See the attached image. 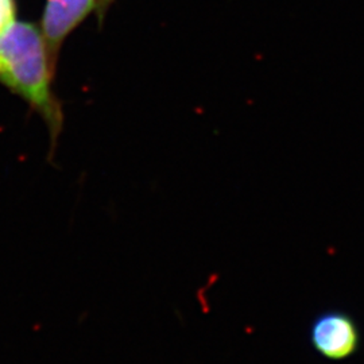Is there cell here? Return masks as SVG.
Masks as SVG:
<instances>
[{
	"label": "cell",
	"mask_w": 364,
	"mask_h": 364,
	"mask_svg": "<svg viewBox=\"0 0 364 364\" xmlns=\"http://www.w3.org/2000/svg\"><path fill=\"white\" fill-rule=\"evenodd\" d=\"M53 65L41 28L14 21L0 33V84L18 95L45 122L52 144L64 127V111L53 82Z\"/></svg>",
	"instance_id": "cell-1"
},
{
	"label": "cell",
	"mask_w": 364,
	"mask_h": 364,
	"mask_svg": "<svg viewBox=\"0 0 364 364\" xmlns=\"http://www.w3.org/2000/svg\"><path fill=\"white\" fill-rule=\"evenodd\" d=\"M312 348L331 362H343L352 358L360 348V329L355 318L341 311H328L318 314L309 329Z\"/></svg>",
	"instance_id": "cell-2"
},
{
	"label": "cell",
	"mask_w": 364,
	"mask_h": 364,
	"mask_svg": "<svg viewBox=\"0 0 364 364\" xmlns=\"http://www.w3.org/2000/svg\"><path fill=\"white\" fill-rule=\"evenodd\" d=\"M93 11L96 0H46L42 14L41 31L48 46L53 65H57L58 53L66 38Z\"/></svg>",
	"instance_id": "cell-3"
},
{
	"label": "cell",
	"mask_w": 364,
	"mask_h": 364,
	"mask_svg": "<svg viewBox=\"0 0 364 364\" xmlns=\"http://www.w3.org/2000/svg\"><path fill=\"white\" fill-rule=\"evenodd\" d=\"M16 19V1L0 0V33Z\"/></svg>",
	"instance_id": "cell-4"
},
{
	"label": "cell",
	"mask_w": 364,
	"mask_h": 364,
	"mask_svg": "<svg viewBox=\"0 0 364 364\" xmlns=\"http://www.w3.org/2000/svg\"><path fill=\"white\" fill-rule=\"evenodd\" d=\"M112 3H114V0H96V14L100 21H103L105 14Z\"/></svg>",
	"instance_id": "cell-5"
}]
</instances>
